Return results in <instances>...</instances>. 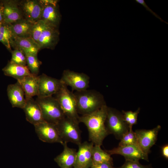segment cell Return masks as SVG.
Segmentation results:
<instances>
[{"label": "cell", "mask_w": 168, "mask_h": 168, "mask_svg": "<svg viewBox=\"0 0 168 168\" xmlns=\"http://www.w3.org/2000/svg\"><path fill=\"white\" fill-rule=\"evenodd\" d=\"M108 107L105 104L91 114L79 117V123H83L86 127L89 140L94 145L101 146L109 134L105 126Z\"/></svg>", "instance_id": "1"}, {"label": "cell", "mask_w": 168, "mask_h": 168, "mask_svg": "<svg viewBox=\"0 0 168 168\" xmlns=\"http://www.w3.org/2000/svg\"><path fill=\"white\" fill-rule=\"evenodd\" d=\"M74 94L77 112L82 115L91 114L106 104L102 95L94 90L76 91Z\"/></svg>", "instance_id": "2"}, {"label": "cell", "mask_w": 168, "mask_h": 168, "mask_svg": "<svg viewBox=\"0 0 168 168\" xmlns=\"http://www.w3.org/2000/svg\"><path fill=\"white\" fill-rule=\"evenodd\" d=\"M35 100L40 107L45 121L56 125L66 117L58 101L53 96L37 97Z\"/></svg>", "instance_id": "3"}, {"label": "cell", "mask_w": 168, "mask_h": 168, "mask_svg": "<svg viewBox=\"0 0 168 168\" xmlns=\"http://www.w3.org/2000/svg\"><path fill=\"white\" fill-rule=\"evenodd\" d=\"M54 95V97L59 104L65 116L79 123V116L77 111L76 101L74 93L62 83L59 90Z\"/></svg>", "instance_id": "4"}, {"label": "cell", "mask_w": 168, "mask_h": 168, "mask_svg": "<svg viewBox=\"0 0 168 168\" xmlns=\"http://www.w3.org/2000/svg\"><path fill=\"white\" fill-rule=\"evenodd\" d=\"M105 126L109 134H113L117 139L120 140L130 129L124 120L122 113L109 107H108Z\"/></svg>", "instance_id": "5"}, {"label": "cell", "mask_w": 168, "mask_h": 168, "mask_svg": "<svg viewBox=\"0 0 168 168\" xmlns=\"http://www.w3.org/2000/svg\"><path fill=\"white\" fill-rule=\"evenodd\" d=\"M79 123L65 117L56 125L63 142H71L78 145L81 142Z\"/></svg>", "instance_id": "6"}, {"label": "cell", "mask_w": 168, "mask_h": 168, "mask_svg": "<svg viewBox=\"0 0 168 168\" xmlns=\"http://www.w3.org/2000/svg\"><path fill=\"white\" fill-rule=\"evenodd\" d=\"M60 80L63 84L71 87L72 92L85 90L89 87L90 77L83 73L65 70L63 71Z\"/></svg>", "instance_id": "7"}, {"label": "cell", "mask_w": 168, "mask_h": 168, "mask_svg": "<svg viewBox=\"0 0 168 168\" xmlns=\"http://www.w3.org/2000/svg\"><path fill=\"white\" fill-rule=\"evenodd\" d=\"M161 128V126L158 125L152 129H138L134 132L138 145L145 154L148 155L150 152V149L155 144Z\"/></svg>", "instance_id": "8"}, {"label": "cell", "mask_w": 168, "mask_h": 168, "mask_svg": "<svg viewBox=\"0 0 168 168\" xmlns=\"http://www.w3.org/2000/svg\"><path fill=\"white\" fill-rule=\"evenodd\" d=\"M40 1L43 7L41 20L50 26L59 27L61 15L58 4V1Z\"/></svg>", "instance_id": "9"}, {"label": "cell", "mask_w": 168, "mask_h": 168, "mask_svg": "<svg viewBox=\"0 0 168 168\" xmlns=\"http://www.w3.org/2000/svg\"><path fill=\"white\" fill-rule=\"evenodd\" d=\"M35 131L39 139L50 143L64 142L61 138L56 125L45 121L34 126Z\"/></svg>", "instance_id": "10"}, {"label": "cell", "mask_w": 168, "mask_h": 168, "mask_svg": "<svg viewBox=\"0 0 168 168\" xmlns=\"http://www.w3.org/2000/svg\"><path fill=\"white\" fill-rule=\"evenodd\" d=\"M38 95L37 97H46L55 95L62 83L60 79L52 77L43 73L39 76Z\"/></svg>", "instance_id": "11"}, {"label": "cell", "mask_w": 168, "mask_h": 168, "mask_svg": "<svg viewBox=\"0 0 168 168\" xmlns=\"http://www.w3.org/2000/svg\"><path fill=\"white\" fill-rule=\"evenodd\" d=\"M19 6L24 19L33 23L41 20L43 7L40 0L24 1Z\"/></svg>", "instance_id": "12"}, {"label": "cell", "mask_w": 168, "mask_h": 168, "mask_svg": "<svg viewBox=\"0 0 168 168\" xmlns=\"http://www.w3.org/2000/svg\"><path fill=\"white\" fill-rule=\"evenodd\" d=\"M110 155L118 154L123 156L125 160L149 161L148 155L144 153L138 145L118 146L111 150L106 151Z\"/></svg>", "instance_id": "13"}, {"label": "cell", "mask_w": 168, "mask_h": 168, "mask_svg": "<svg viewBox=\"0 0 168 168\" xmlns=\"http://www.w3.org/2000/svg\"><path fill=\"white\" fill-rule=\"evenodd\" d=\"M94 145L92 142L85 141L78 145L73 168H90L93 165L92 151Z\"/></svg>", "instance_id": "14"}, {"label": "cell", "mask_w": 168, "mask_h": 168, "mask_svg": "<svg viewBox=\"0 0 168 168\" xmlns=\"http://www.w3.org/2000/svg\"><path fill=\"white\" fill-rule=\"evenodd\" d=\"M60 33L58 27L49 26L40 35L37 44L40 49H54L59 40Z\"/></svg>", "instance_id": "15"}, {"label": "cell", "mask_w": 168, "mask_h": 168, "mask_svg": "<svg viewBox=\"0 0 168 168\" xmlns=\"http://www.w3.org/2000/svg\"><path fill=\"white\" fill-rule=\"evenodd\" d=\"M10 44L15 49L21 50L25 54L37 55L40 50L37 43L31 37H20L13 34Z\"/></svg>", "instance_id": "16"}, {"label": "cell", "mask_w": 168, "mask_h": 168, "mask_svg": "<svg viewBox=\"0 0 168 168\" xmlns=\"http://www.w3.org/2000/svg\"><path fill=\"white\" fill-rule=\"evenodd\" d=\"M23 109L27 121L34 126L45 121L40 105L33 98L26 100Z\"/></svg>", "instance_id": "17"}, {"label": "cell", "mask_w": 168, "mask_h": 168, "mask_svg": "<svg viewBox=\"0 0 168 168\" xmlns=\"http://www.w3.org/2000/svg\"><path fill=\"white\" fill-rule=\"evenodd\" d=\"M7 93L8 99L13 107L22 109L24 108L26 103L25 95L18 82L8 85Z\"/></svg>", "instance_id": "18"}, {"label": "cell", "mask_w": 168, "mask_h": 168, "mask_svg": "<svg viewBox=\"0 0 168 168\" xmlns=\"http://www.w3.org/2000/svg\"><path fill=\"white\" fill-rule=\"evenodd\" d=\"M63 145V151L54 158V161L60 168H73L77 152L75 149L69 147L66 142H64Z\"/></svg>", "instance_id": "19"}, {"label": "cell", "mask_w": 168, "mask_h": 168, "mask_svg": "<svg viewBox=\"0 0 168 168\" xmlns=\"http://www.w3.org/2000/svg\"><path fill=\"white\" fill-rule=\"evenodd\" d=\"M39 76H28L17 80L23 90L26 100L38 95Z\"/></svg>", "instance_id": "20"}, {"label": "cell", "mask_w": 168, "mask_h": 168, "mask_svg": "<svg viewBox=\"0 0 168 168\" xmlns=\"http://www.w3.org/2000/svg\"><path fill=\"white\" fill-rule=\"evenodd\" d=\"M34 23L23 18L9 24L12 34L20 37H31L32 28Z\"/></svg>", "instance_id": "21"}, {"label": "cell", "mask_w": 168, "mask_h": 168, "mask_svg": "<svg viewBox=\"0 0 168 168\" xmlns=\"http://www.w3.org/2000/svg\"><path fill=\"white\" fill-rule=\"evenodd\" d=\"M19 4L16 1H11L4 7L3 18L9 24L16 22L23 18Z\"/></svg>", "instance_id": "22"}, {"label": "cell", "mask_w": 168, "mask_h": 168, "mask_svg": "<svg viewBox=\"0 0 168 168\" xmlns=\"http://www.w3.org/2000/svg\"><path fill=\"white\" fill-rule=\"evenodd\" d=\"M2 71L5 75L12 77L16 80L26 76L33 75L27 66L18 65L10 62Z\"/></svg>", "instance_id": "23"}, {"label": "cell", "mask_w": 168, "mask_h": 168, "mask_svg": "<svg viewBox=\"0 0 168 168\" xmlns=\"http://www.w3.org/2000/svg\"><path fill=\"white\" fill-rule=\"evenodd\" d=\"M92 153L93 165L106 162L113 164V159L111 155L106 151L102 150L100 146L94 145Z\"/></svg>", "instance_id": "24"}, {"label": "cell", "mask_w": 168, "mask_h": 168, "mask_svg": "<svg viewBox=\"0 0 168 168\" xmlns=\"http://www.w3.org/2000/svg\"><path fill=\"white\" fill-rule=\"evenodd\" d=\"M26 66L31 73L34 76H38L41 62L38 58L37 55L30 54H25Z\"/></svg>", "instance_id": "25"}, {"label": "cell", "mask_w": 168, "mask_h": 168, "mask_svg": "<svg viewBox=\"0 0 168 168\" xmlns=\"http://www.w3.org/2000/svg\"><path fill=\"white\" fill-rule=\"evenodd\" d=\"M49 26L42 20H39L34 24L31 30V37L37 44L42 33Z\"/></svg>", "instance_id": "26"}, {"label": "cell", "mask_w": 168, "mask_h": 168, "mask_svg": "<svg viewBox=\"0 0 168 168\" xmlns=\"http://www.w3.org/2000/svg\"><path fill=\"white\" fill-rule=\"evenodd\" d=\"M140 111L139 108L134 112L131 111H122L124 120L128 125L130 129H132L133 126L137 123L138 116Z\"/></svg>", "instance_id": "27"}, {"label": "cell", "mask_w": 168, "mask_h": 168, "mask_svg": "<svg viewBox=\"0 0 168 168\" xmlns=\"http://www.w3.org/2000/svg\"><path fill=\"white\" fill-rule=\"evenodd\" d=\"M120 140L119 144V146L132 145H138L135 133L132 129H129L124 133Z\"/></svg>", "instance_id": "28"}, {"label": "cell", "mask_w": 168, "mask_h": 168, "mask_svg": "<svg viewBox=\"0 0 168 168\" xmlns=\"http://www.w3.org/2000/svg\"><path fill=\"white\" fill-rule=\"evenodd\" d=\"M10 62L18 65L26 66L25 54L22 51L18 49H14L12 52V58Z\"/></svg>", "instance_id": "29"}, {"label": "cell", "mask_w": 168, "mask_h": 168, "mask_svg": "<svg viewBox=\"0 0 168 168\" xmlns=\"http://www.w3.org/2000/svg\"><path fill=\"white\" fill-rule=\"evenodd\" d=\"M116 168H152L151 164L143 165L139 161L125 160L124 163L121 166Z\"/></svg>", "instance_id": "30"}, {"label": "cell", "mask_w": 168, "mask_h": 168, "mask_svg": "<svg viewBox=\"0 0 168 168\" xmlns=\"http://www.w3.org/2000/svg\"><path fill=\"white\" fill-rule=\"evenodd\" d=\"M0 33L6 40L10 44L13 34L9 26L1 25L0 27Z\"/></svg>", "instance_id": "31"}, {"label": "cell", "mask_w": 168, "mask_h": 168, "mask_svg": "<svg viewBox=\"0 0 168 168\" xmlns=\"http://www.w3.org/2000/svg\"><path fill=\"white\" fill-rule=\"evenodd\" d=\"M135 2L139 4L142 5L146 8V10L147 11L150 12L154 16H155L156 18L159 19L161 21L165 22L166 23L168 24V23L167 22L164 21L161 18V17L159 15H158L156 13H155L151 8H149V7L147 5L144 0H135Z\"/></svg>", "instance_id": "32"}, {"label": "cell", "mask_w": 168, "mask_h": 168, "mask_svg": "<svg viewBox=\"0 0 168 168\" xmlns=\"http://www.w3.org/2000/svg\"><path fill=\"white\" fill-rule=\"evenodd\" d=\"M90 168H115L113 164L108 162H104L97 164L94 165Z\"/></svg>", "instance_id": "33"}, {"label": "cell", "mask_w": 168, "mask_h": 168, "mask_svg": "<svg viewBox=\"0 0 168 168\" xmlns=\"http://www.w3.org/2000/svg\"><path fill=\"white\" fill-rule=\"evenodd\" d=\"M161 153L162 156L166 159H168V145H164L161 148Z\"/></svg>", "instance_id": "34"}, {"label": "cell", "mask_w": 168, "mask_h": 168, "mask_svg": "<svg viewBox=\"0 0 168 168\" xmlns=\"http://www.w3.org/2000/svg\"><path fill=\"white\" fill-rule=\"evenodd\" d=\"M0 41L9 50H11L10 44L8 42L0 33Z\"/></svg>", "instance_id": "35"}, {"label": "cell", "mask_w": 168, "mask_h": 168, "mask_svg": "<svg viewBox=\"0 0 168 168\" xmlns=\"http://www.w3.org/2000/svg\"><path fill=\"white\" fill-rule=\"evenodd\" d=\"M4 7H0V22L2 21L3 16Z\"/></svg>", "instance_id": "36"}, {"label": "cell", "mask_w": 168, "mask_h": 168, "mask_svg": "<svg viewBox=\"0 0 168 168\" xmlns=\"http://www.w3.org/2000/svg\"><path fill=\"white\" fill-rule=\"evenodd\" d=\"M1 24H2L1 22H0V27L1 26Z\"/></svg>", "instance_id": "37"}]
</instances>
